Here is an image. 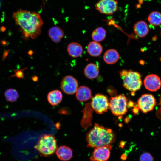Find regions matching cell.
Wrapping results in <instances>:
<instances>
[{"mask_svg":"<svg viewBox=\"0 0 161 161\" xmlns=\"http://www.w3.org/2000/svg\"><path fill=\"white\" fill-rule=\"evenodd\" d=\"M78 86V81L75 78L71 75H67L62 79L60 87L65 93L71 95L76 92Z\"/></svg>","mask_w":161,"mask_h":161,"instance_id":"10","label":"cell"},{"mask_svg":"<svg viewBox=\"0 0 161 161\" xmlns=\"http://www.w3.org/2000/svg\"><path fill=\"white\" fill-rule=\"evenodd\" d=\"M92 109L97 113L102 114L106 112L109 107V102L107 97L98 94L92 97L91 103Z\"/></svg>","mask_w":161,"mask_h":161,"instance_id":"6","label":"cell"},{"mask_svg":"<svg viewBox=\"0 0 161 161\" xmlns=\"http://www.w3.org/2000/svg\"><path fill=\"white\" fill-rule=\"evenodd\" d=\"M56 154L60 160L64 161H67L72 157V151L69 147L61 146L56 150Z\"/></svg>","mask_w":161,"mask_h":161,"instance_id":"13","label":"cell"},{"mask_svg":"<svg viewBox=\"0 0 161 161\" xmlns=\"http://www.w3.org/2000/svg\"><path fill=\"white\" fill-rule=\"evenodd\" d=\"M34 148L42 156H49L57 150L56 141L52 135L44 134L40 137Z\"/></svg>","mask_w":161,"mask_h":161,"instance_id":"4","label":"cell"},{"mask_svg":"<svg viewBox=\"0 0 161 161\" xmlns=\"http://www.w3.org/2000/svg\"><path fill=\"white\" fill-rule=\"evenodd\" d=\"M67 50L68 54L70 56L77 58L81 55L83 48L79 44L76 42H72L68 45Z\"/></svg>","mask_w":161,"mask_h":161,"instance_id":"16","label":"cell"},{"mask_svg":"<svg viewBox=\"0 0 161 161\" xmlns=\"http://www.w3.org/2000/svg\"><path fill=\"white\" fill-rule=\"evenodd\" d=\"M119 74L123 79V86L125 88L132 92L140 88L142 83L141 75L138 72L123 70Z\"/></svg>","mask_w":161,"mask_h":161,"instance_id":"3","label":"cell"},{"mask_svg":"<svg viewBox=\"0 0 161 161\" xmlns=\"http://www.w3.org/2000/svg\"><path fill=\"white\" fill-rule=\"evenodd\" d=\"M127 101L126 97L123 95L120 94L111 97L109 108L114 115L122 116L127 112Z\"/></svg>","mask_w":161,"mask_h":161,"instance_id":"5","label":"cell"},{"mask_svg":"<svg viewBox=\"0 0 161 161\" xmlns=\"http://www.w3.org/2000/svg\"><path fill=\"white\" fill-rule=\"evenodd\" d=\"M25 69V68L20 70H13L14 72V74L10 76L9 78L16 77L19 78H23L24 74L23 71Z\"/></svg>","mask_w":161,"mask_h":161,"instance_id":"25","label":"cell"},{"mask_svg":"<svg viewBox=\"0 0 161 161\" xmlns=\"http://www.w3.org/2000/svg\"><path fill=\"white\" fill-rule=\"evenodd\" d=\"M95 7L101 13L112 15L118 10V2L116 0H99Z\"/></svg>","mask_w":161,"mask_h":161,"instance_id":"7","label":"cell"},{"mask_svg":"<svg viewBox=\"0 0 161 161\" xmlns=\"http://www.w3.org/2000/svg\"><path fill=\"white\" fill-rule=\"evenodd\" d=\"M154 158L148 152L142 154L140 157V161H153Z\"/></svg>","mask_w":161,"mask_h":161,"instance_id":"24","label":"cell"},{"mask_svg":"<svg viewBox=\"0 0 161 161\" xmlns=\"http://www.w3.org/2000/svg\"><path fill=\"white\" fill-rule=\"evenodd\" d=\"M133 29L135 34L140 38L145 37L149 31L148 24L146 22L143 21L136 23L134 26Z\"/></svg>","mask_w":161,"mask_h":161,"instance_id":"12","label":"cell"},{"mask_svg":"<svg viewBox=\"0 0 161 161\" xmlns=\"http://www.w3.org/2000/svg\"><path fill=\"white\" fill-rule=\"evenodd\" d=\"M47 97L49 102L51 105L55 106L59 103L62 100V95L60 91L55 90L49 92Z\"/></svg>","mask_w":161,"mask_h":161,"instance_id":"20","label":"cell"},{"mask_svg":"<svg viewBox=\"0 0 161 161\" xmlns=\"http://www.w3.org/2000/svg\"><path fill=\"white\" fill-rule=\"evenodd\" d=\"M6 100L10 102L16 101L19 97V95L16 90L10 88L7 89L4 92Z\"/></svg>","mask_w":161,"mask_h":161,"instance_id":"23","label":"cell"},{"mask_svg":"<svg viewBox=\"0 0 161 161\" xmlns=\"http://www.w3.org/2000/svg\"><path fill=\"white\" fill-rule=\"evenodd\" d=\"M84 73L85 75L88 78L93 79L97 77L99 75V69L95 64L91 63L85 67Z\"/></svg>","mask_w":161,"mask_h":161,"instance_id":"18","label":"cell"},{"mask_svg":"<svg viewBox=\"0 0 161 161\" xmlns=\"http://www.w3.org/2000/svg\"><path fill=\"white\" fill-rule=\"evenodd\" d=\"M144 84L145 88L151 91L158 90L161 86V80L157 75L151 74L147 75L144 79Z\"/></svg>","mask_w":161,"mask_h":161,"instance_id":"11","label":"cell"},{"mask_svg":"<svg viewBox=\"0 0 161 161\" xmlns=\"http://www.w3.org/2000/svg\"><path fill=\"white\" fill-rule=\"evenodd\" d=\"M119 59V55L117 51L114 49L107 50L103 56L104 61L107 64H112L116 63Z\"/></svg>","mask_w":161,"mask_h":161,"instance_id":"17","label":"cell"},{"mask_svg":"<svg viewBox=\"0 0 161 161\" xmlns=\"http://www.w3.org/2000/svg\"><path fill=\"white\" fill-rule=\"evenodd\" d=\"M76 96L77 99L80 101H86L89 100L92 97L90 89L85 86H81L77 89Z\"/></svg>","mask_w":161,"mask_h":161,"instance_id":"14","label":"cell"},{"mask_svg":"<svg viewBox=\"0 0 161 161\" xmlns=\"http://www.w3.org/2000/svg\"><path fill=\"white\" fill-rule=\"evenodd\" d=\"M12 17L25 38L35 39L40 34L43 21L39 13L20 9L13 12Z\"/></svg>","mask_w":161,"mask_h":161,"instance_id":"1","label":"cell"},{"mask_svg":"<svg viewBox=\"0 0 161 161\" xmlns=\"http://www.w3.org/2000/svg\"><path fill=\"white\" fill-rule=\"evenodd\" d=\"M127 158V156L125 154H123L120 157V158L122 160H126Z\"/></svg>","mask_w":161,"mask_h":161,"instance_id":"26","label":"cell"},{"mask_svg":"<svg viewBox=\"0 0 161 161\" xmlns=\"http://www.w3.org/2000/svg\"><path fill=\"white\" fill-rule=\"evenodd\" d=\"M156 103V100L152 95L145 94L138 100L137 106L142 112L146 113L153 110Z\"/></svg>","mask_w":161,"mask_h":161,"instance_id":"8","label":"cell"},{"mask_svg":"<svg viewBox=\"0 0 161 161\" xmlns=\"http://www.w3.org/2000/svg\"><path fill=\"white\" fill-rule=\"evenodd\" d=\"M148 19L152 25L159 26L161 24V14L157 11L152 12L149 14Z\"/></svg>","mask_w":161,"mask_h":161,"instance_id":"22","label":"cell"},{"mask_svg":"<svg viewBox=\"0 0 161 161\" xmlns=\"http://www.w3.org/2000/svg\"><path fill=\"white\" fill-rule=\"evenodd\" d=\"M38 78L37 77L35 76L33 77L32 79L34 81H35L37 80Z\"/></svg>","mask_w":161,"mask_h":161,"instance_id":"27","label":"cell"},{"mask_svg":"<svg viewBox=\"0 0 161 161\" xmlns=\"http://www.w3.org/2000/svg\"><path fill=\"white\" fill-rule=\"evenodd\" d=\"M48 35L51 40L55 43H58L64 35V32L59 27L54 26L49 30Z\"/></svg>","mask_w":161,"mask_h":161,"instance_id":"15","label":"cell"},{"mask_svg":"<svg viewBox=\"0 0 161 161\" xmlns=\"http://www.w3.org/2000/svg\"><path fill=\"white\" fill-rule=\"evenodd\" d=\"M88 147L96 148L111 145L115 140V135L112 130L97 123L87 134Z\"/></svg>","mask_w":161,"mask_h":161,"instance_id":"2","label":"cell"},{"mask_svg":"<svg viewBox=\"0 0 161 161\" xmlns=\"http://www.w3.org/2000/svg\"><path fill=\"white\" fill-rule=\"evenodd\" d=\"M106 35V32L103 27H99L93 31L92 34V39L95 41L98 42L103 40Z\"/></svg>","mask_w":161,"mask_h":161,"instance_id":"21","label":"cell"},{"mask_svg":"<svg viewBox=\"0 0 161 161\" xmlns=\"http://www.w3.org/2000/svg\"><path fill=\"white\" fill-rule=\"evenodd\" d=\"M111 145L95 148L91 156V161H107L110 154Z\"/></svg>","mask_w":161,"mask_h":161,"instance_id":"9","label":"cell"},{"mask_svg":"<svg viewBox=\"0 0 161 161\" xmlns=\"http://www.w3.org/2000/svg\"><path fill=\"white\" fill-rule=\"evenodd\" d=\"M87 49L90 55L93 57H97L102 53L103 47L98 42L92 41L88 44Z\"/></svg>","mask_w":161,"mask_h":161,"instance_id":"19","label":"cell"}]
</instances>
